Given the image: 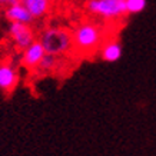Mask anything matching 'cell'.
<instances>
[{
    "mask_svg": "<svg viewBox=\"0 0 156 156\" xmlns=\"http://www.w3.org/2000/svg\"><path fill=\"white\" fill-rule=\"evenodd\" d=\"M5 16L10 23L30 24L33 22L32 14L27 12V9L23 6V3H17V5H13V6H10V7H6Z\"/></svg>",
    "mask_w": 156,
    "mask_h": 156,
    "instance_id": "52a82bcc",
    "label": "cell"
},
{
    "mask_svg": "<svg viewBox=\"0 0 156 156\" xmlns=\"http://www.w3.org/2000/svg\"><path fill=\"white\" fill-rule=\"evenodd\" d=\"M87 12L108 20L119 19L126 12V0H89L86 5Z\"/></svg>",
    "mask_w": 156,
    "mask_h": 156,
    "instance_id": "3957f363",
    "label": "cell"
},
{
    "mask_svg": "<svg viewBox=\"0 0 156 156\" xmlns=\"http://www.w3.org/2000/svg\"><path fill=\"white\" fill-rule=\"evenodd\" d=\"M102 29L95 23H86L79 24L77 27L72 32V44L73 49L79 53H89L95 52L100 46L102 42Z\"/></svg>",
    "mask_w": 156,
    "mask_h": 156,
    "instance_id": "6da1fadb",
    "label": "cell"
},
{
    "mask_svg": "<svg viewBox=\"0 0 156 156\" xmlns=\"http://www.w3.org/2000/svg\"><path fill=\"white\" fill-rule=\"evenodd\" d=\"M46 52L43 46L40 44L39 40H34L29 48H26L23 50V56H22V63L24 67L27 69H37V66L40 65L42 59L44 57Z\"/></svg>",
    "mask_w": 156,
    "mask_h": 156,
    "instance_id": "5b68a950",
    "label": "cell"
},
{
    "mask_svg": "<svg viewBox=\"0 0 156 156\" xmlns=\"http://www.w3.org/2000/svg\"><path fill=\"white\" fill-rule=\"evenodd\" d=\"M17 3H22V0H0V6H3V7H10Z\"/></svg>",
    "mask_w": 156,
    "mask_h": 156,
    "instance_id": "7c38bea8",
    "label": "cell"
},
{
    "mask_svg": "<svg viewBox=\"0 0 156 156\" xmlns=\"http://www.w3.org/2000/svg\"><path fill=\"white\" fill-rule=\"evenodd\" d=\"M57 66V60H56V56H52V55H44V57L42 59L40 65L37 66V69L42 73H48V72H52L55 70Z\"/></svg>",
    "mask_w": 156,
    "mask_h": 156,
    "instance_id": "30bf717a",
    "label": "cell"
},
{
    "mask_svg": "<svg viewBox=\"0 0 156 156\" xmlns=\"http://www.w3.org/2000/svg\"><path fill=\"white\" fill-rule=\"evenodd\" d=\"M19 83V73L12 63L0 65V89L5 92H12Z\"/></svg>",
    "mask_w": 156,
    "mask_h": 156,
    "instance_id": "8992f818",
    "label": "cell"
},
{
    "mask_svg": "<svg viewBox=\"0 0 156 156\" xmlns=\"http://www.w3.org/2000/svg\"><path fill=\"white\" fill-rule=\"evenodd\" d=\"M23 6L27 9V12L32 14L33 19H40L46 16L50 10V0H22Z\"/></svg>",
    "mask_w": 156,
    "mask_h": 156,
    "instance_id": "ba28073f",
    "label": "cell"
},
{
    "mask_svg": "<svg viewBox=\"0 0 156 156\" xmlns=\"http://www.w3.org/2000/svg\"><path fill=\"white\" fill-rule=\"evenodd\" d=\"M39 42L43 46L46 55L56 57L70 52V49L73 48L72 33L63 27H46L40 33Z\"/></svg>",
    "mask_w": 156,
    "mask_h": 156,
    "instance_id": "7a4b0ae2",
    "label": "cell"
},
{
    "mask_svg": "<svg viewBox=\"0 0 156 156\" xmlns=\"http://www.w3.org/2000/svg\"><path fill=\"white\" fill-rule=\"evenodd\" d=\"M9 34L16 48L20 50H24L34 42V32L29 24L23 23H10L9 26Z\"/></svg>",
    "mask_w": 156,
    "mask_h": 156,
    "instance_id": "277c9868",
    "label": "cell"
},
{
    "mask_svg": "<svg viewBox=\"0 0 156 156\" xmlns=\"http://www.w3.org/2000/svg\"><path fill=\"white\" fill-rule=\"evenodd\" d=\"M100 57L105 62H118L122 57V46L118 40H109L100 48Z\"/></svg>",
    "mask_w": 156,
    "mask_h": 156,
    "instance_id": "9c48e42d",
    "label": "cell"
},
{
    "mask_svg": "<svg viewBox=\"0 0 156 156\" xmlns=\"http://www.w3.org/2000/svg\"><path fill=\"white\" fill-rule=\"evenodd\" d=\"M146 7V0H126V12L129 14H136L143 12Z\"/></svg>",
    "mask_w": 156,
    "mask_h": 156,
    "instance_id": "8fae6325",
    "label": "cell"
}]
</instances>
